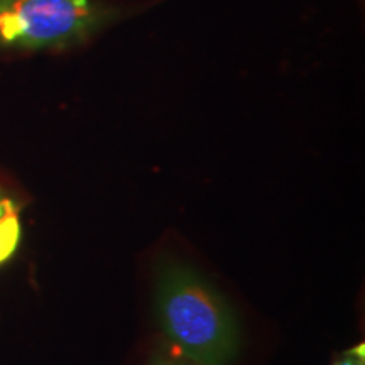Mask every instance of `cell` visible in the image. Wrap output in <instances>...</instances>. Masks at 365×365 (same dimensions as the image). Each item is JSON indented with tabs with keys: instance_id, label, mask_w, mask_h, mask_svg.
I'll return each mask as SVG.
<instances>
[{
	"instance_id": "cell-1",
	"label": "cell",
	"mask_w": 365,
	"mask_h": 365,
	"mask_svg": "<svg viewBox=\"0 0 365 365\" xmlns=\"http://www.w3.org/2000/svg\"><path fill=\"white\" fill-rule=\"evenodd\" d=\"M154 312L168 349L193 365H232L242 331L234 308L193 266L170 257L154 277Z\"/></svg>"
},
{
	"instance_id": "cell-2",
	"label": "cell",
	"mask_w": 365,
	"mask_h": 365,
	"mask_svg": "<svg viewBox=\"0 0 365 365\" xmlns=\"http://www.w3.org/2000/svg\"><path fill=\"white\" fill-rule=\"evenodd\" d=\"M125 14L107 0H0V49L73 48Z\"/></svg>"
},
{
	"instance_id": "cell-3",
	"label": "cell",
	"mask_w": 365,
	"mask_h": 365,
	"mask_svg": "<svg viewBox=\"0 0 365 365\" xmlns=\"http://www.w3.org/2000/svg\"><path fill=\"white\" fill-rule=\"evenodd\" d=\"M21 237V207L7 191L0 190V269L16 255Z\"/></svg>"
},
{
	"instance_id": "cell-4",
	"label": "cell",
	"mask_w": 365,
	"mask_h": 365,
	"mask_svg": "<svg viewBox=\"0 0 365 365\" xmlns=\"http://www.w3.org/2000/svg\"><path fill=\"white\" fill-rule=\"evenodd\" d=\"M148 365H193V364L180 357V355L173 352V350L168 349V346L159 345L153 350V352H150Z\"/></svg>"
},
{
	"instance_id": "cell-5",
	"label": "cell",
	"mask_w": 365,
	"mask_h": 365,
	"mask_svg": "<svg viewBox=\"0 0 365 365\" xmlns=\"http://www.w3.org/2000/svg\"><path fill=\"white\" fill-rule=\"evenodd\" d=\"M333 365H365V345H355L335 359Z\"/></svg>"
}]
</instances>
